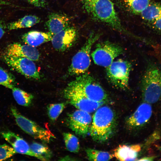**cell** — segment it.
<instances>
[{"label": "cell", "instance_id": "obj_14", "mask_svg": "<svg viewBox=\"0 0 161 161\" xmlns=\"http://www.w3.org/2000/svg\"><path fill=\"white\" fill-rule=\"evenodd\" d=\"M152 113V108L149 103L146 102L143 103L127 119L126 124L131 129L141 126L148 120Z\"/></svg>", "mask_w": 161, "mask_h": 161}, {"label": "cell", "instance_id": "obj_24", "mask_svg": "<svg viewBox=\"0 0 161 161\" xmlns=\"http://www.w3.org/2000/svg\"><path fill=\"white\" fill-rule=\"evenodd\" d=\"M63 136L67 149L72 152H78L79 150L80 146L78 138L69 133H64Z\"/></svg>", "mask_w": 161, "mask_h": 161}, {"label": "cell", "instance_id": "obj_20", "mask_svg": "<svg viewBox=\"0 0 161 161\" xmlns=\"http://www.w3.org/2000/svg\"><path fill=\"white\" fill-rule=\"evenodd\" d=\"M140 15L144 20L151 23L161 16V3H149Z\"/></svg>", "mask_w": 161, "mask_h": 161}, {"label": "cell", "instance_id": "obj_31", "mask_svg": "<svg viewBox=\"0 0 161 161\" xmlns=\"http://www.w3.org/2000/svg\"><path fill=\"white\" fill-rule=\"evenodd\" d=\"M6 28V25L2 21L0 20V39L4 35Z\"/></svg>", "mask_w": 161, "mask_h": 161}, {"label": "cell", "instance_id": "obj_1", "mask_svg": "<svg viewBox=\"0 0 161 161\" xmlns=\"http://www.w3.org/2000/svg\"><path fill=\"white\" fill-rule=\"evenodd\" d=\"M84 9L93 19L124 34L137 38L122 24L110 0H80Z\"/></svg>", "mask_w": 161, "mask_h": 161}, {"label": "cell", "instance_id": "obj_7", "mask_svg": "<svg viewBox=\"0 0 161 161\" xmlns=\"http://www.w3.org/2000/svg\"><path fill=\"white\" fill-rule=\"evenodd\" d=\"M131 68V64L127 61L119 59L113 61L106 68L107 78L115 87L126 89L128 86Z\"/></svg>", "mask_w": 161, "mask_h": 161}, {"label": "cell", "instance_id": "obj_29", "mask_svg": "<svg viewBox=\"0 0 161 161\" xmlns=\"http://www.w3.org/2000/svg\"><path fill=\"white\" fill-rule=\"evenodd\" d=\"M32 5L38 8H44L47 5L45 0H25Z\"/></svg>", "mask_w": 161, "mask_h": 161}, {"label": "cell", "instance_id": "obj_2", "mask_svg": "<svg viewBox=\"0 0 161 161\" xmlns=\"http://www.w3.org/2000/svg\"><path fill=\"white\" fill-rule=\"evenodd\" d=\"M94 114L90 130L95 141L105 142L112 136L115 125L116 117L112 109L107 106H100Z\"/></svg>", "mask_w": 161, "mask_h": 161}, {"label": "cell", "instance_id": "obj_22", "mask_svg": "<svg viewBox=\"0 0 161 161\" xmlns=\"http://www.w3.org/2000/svg\"><path fill=\"white\" fill-rule=\"evenodd\" d=\"M11 89L13 97L18 104L24 106L31 105L34 98L33 95L15 87Z\"/></svg>", "mask_w": 161, "mask_h": 161}, {"label": "cell", "instance_id": "obj_9", "mask_svg": "<svg viewBox=\"0 0 161 161\" xmlns=\"http://www.w3.org/2000/svg\"><path fill=\"white\" fill-rule=\"evenodd\" d=\"M68 102L78 109L89 113L95 111L103 104L92 101L77 89L68 85L63 92Z\"/></svg>", "mask_w": 161, "mask_h": 161}, {"label": "cell", "instance_id": "obj_13", "mask_svg": "<svg viewBox=\"0 0 161 161\" xmlns=\"http://www.w3.org/2000/svg\"><path fill=\"white\" fill-rule=\"evenodd\" d=\"M5 53L8 56L26 58L33 61H38L40 57L39 52L35 47L17 42L8 45Z\"/></svg>", "mask_w": 161, "mask_h": 161}, {"label": "cell", "instance_id": "obj_11", "mask_svg": "<svg viewBox=\"0 0 161 161\" xmlns=\"http://www.w3.org/2000/svg\"><path fill=\"white\" fill-rule=\"evenodd\" d=\"M5 62L11 68L26 77L36 80L41 77L33 61L26 58L11 57L4 55Z\"/></svg>", "mask_w": 161, "mask_h": 161}, {"label": "cell", "instance_id": "obj_33", "mask_svg": "<svg viewBox=\"0 0 161 161\" xmlns=\"http://www.w3.org/2000/svg\"><path fill=\"white\" fill-rule=\"evenodd\" d=\"M154 159L153 157H144L140 158L139 160H137L139 161H152Z\"/></svg>", "mask_w": 161, "mask_h": 161}, {"label": "cell", "instance_id": "obj_8", "mask_svg": "<svg viewBox=\"0 0 161 161\" xmlns=\"http://www.w3.org/2000/svg\"><path fill=\"white\" fill-rule=\"evenodd\" d=\"M123 51V48L120 45L105 41L97 44L91 56L96 64L106 68Z\"/></svg>", "mask_w": 161, "mask_h": 161}, {"label": "cell", "instance_id": "obj_21", "mask_svg": "<svg viewBox=\"0 0 161 161\" xmlns=\"http://www.w3.org/2000/svg\"><path fill=\"white\" fill-rule=\"evenodd\" d=\"M30 149L35 157L42 161H48L52 157V153L49 148L44 145L33 142L30 146Z\"/></svg>", "mask_w": 161, "mask_h": 161}, {"label": "cell", "instance_id": "obj_19", "mask_svg": "<svg viewBox=\"0 0 161 161\" xmlns=\"http://www.w3.org/2000/svg\"><path fill=\"white\" fill-rule=\"evenodd\" d=\"M40 18L33 15L26 16L18 20L8 23L6 25V28L9 30L31 27L38 23Z\"/></svg>", "mask_w": 161, "mask_h": 161}, {"label": "cell", "instance_id": "obj_12", "mask_svg": "<svg viewBox=\"0 0 161 161\" xmlns=\"http://www.w3.org/2000/svg\"><path fill=\"white\" fill-rule=\"evenodd\" d=\"M78 36V32L74 27L69 26L53 35L51 40L53 47L57 51L64 52L74 44Z\"/></svg>", "mask_w": 161, "mask_h": 161}, {"label": "cell", "instance_id": "obj_15", "mask_svg": "<svg viewBox=\"0 0 161 161\" xmlns=\"http://www.w3.org/2000/svg\"><path fill=\"white\" fill-rule=\"evenodd\" d=\"M1 135L17 153L35 157L27 143L18 135L9 131L2 132Z\"/></svg>", "mask_w": 161, "mask_h": 161}, {"label": "cell", "instance_id": "obj_25", "mask_svg": "<svg viewBox=\"0 0 161 161\" xmlns=\"http://www.w3.org/2000/svg\"><path fill=\"white\" fill-rule=\"evenodd\" d=\"M129 9L134 14H140L149 4V0H125Z\"/></svg>", "mask_w": 161, "mask_h": 161}, {"label": "cell", "instance_id": "obj_3", "mask_svg": "<svg viewBox=\"0 0 161 161\" xmlns=\"http://www.w3.org/2000/svg\"><path fill=\"white\" fill-rule=\"evenodd\" d=\"M68 85L77 89L95 102L104 103L108 100V96L104 89L87 73H85L78 75Z\"/></svg>", "mask_w": 161, "mask_h": 161}, {"label": "cell", "instance_id": "obj_23", "mask_svg": "<svg viewBox=\"0 0 161 161\" xmlns=\"http://www.w3.org/2000/svg\"><path fill=\"white\" fill-rule=\"evenodd\" d=\"M86 152L89 160L91 161H109L114 157L108 152L91 148L86 149Z\"/></svg>", "mask_w": 161, "mask_h": 161}, {"label": "cell", "instance_id": "obj_5", "mask_svg": "<svg viewBox=\"0 0 161 161\" xmlns=\"http://www.w3.org/2000/svg\"><path fill=\"white\" fill-rule=\"evenodd\" d=\"M100 34L92 32L81 49L72 58L68 70L70 75L82 74L86 72L91 63L90 52L93 45L99 38Z\"/></svg>", "mask_w": 161, "mask_h": 161}, {"label": "cell", "instance_id": "obj_27", "mask_svg": "<svg viewBox=\"0 0 161 161\" xmlns=\"http://www.w3.org/2000/svg\"><path fill=\"white\" fill-rule=\"evenodd\" d=\"M66 105L64 103L49 104L47 107L49 118L52 120H56L62 112Z\"/></svg>", "mask_w": 161, "mask_h": 161}, {"label": "cell", "instance_id": "obj_30", "mask_svg": "<svg viewBox=\"0 0 161 161\" xmlns=\"http://www.w3.org/2000/svg\"><path fill=\"white\" fill-rule=\"evenodd\" d=\"M156 30L161 32V16L151 23Z\"/></svg>", "mask_w": 161, "mask_h": 161}, {"label": "cell", "instance_id": "obj_10", "mask_svg": "<svg viewBox=\"0 0 161 161\" xmlns=\"http://www.w3.org/2000/svg\"><path fill=\"white\" fill-rule=\"evenodd\" d=\"M92 121L89 113L79 109L69 114L66 120L69 128L76 134L83 137L89 132Z\"/></svg>", "mask_w": 161, "mask_h": 161}, {"label": "cell", "instance_id": "obj_28", "mask_svg": "<svg viewBox=\"0 0 161 161\" xmlns=\"http://www.w3.org/2000/svg\"><path fill=\"white\" fill-rule=\"evenodd\" d=\"M17 153L12 147L6 144H0V161L5 160Z\"/></svg>", "mask_w": 161, "mask_h": 161}, {"label": "cell", "instance_id": "obj_18", "mask_svg": "<svg viewBox=\"0 0 161 161\" xmlns=\"http://www.w3.org/2000/svg\"><path fill=\"white\" fill-rule=\"evenodd\" d=\"M52 37L49 32L33 30L24 34L21 38L26 44L35 47L51 41Z\"/></svg>", "mask_w": 161, "mask_h": 161}, {"label": "cell", "instance_id": "obj_6", "mask_svg": "<svg viewBox=\"0 0 161 161\" xmlns=\"http://www.w3.org/2000/svg\"><path fill=\"white\" fill-rule=\"evenodd\" d=\"M12 114L18 126L24 131L35 139L49 142L55 137L50 131L38 125L21 114L14 106L11 108Z\"/></svg>", "mask_w": 161, "mask_h": 161}, {"label": "cell", "instance_id": "obj_26", "mask_svg": "<svg viewBox=\"0 0 161 161\" xmlns=\"http://www.w3.org/2000/svg\"><path fill=\"white\" fill-rule=\"evenodd\" d=\"M16 81L11 73L0 67V85L12 89L15 87Z\"/></svg>", "mask_w": 161, "mask_h": 161}, {"label": "cell", "instance_id": "obj_16", "mask_svg": "<svg viewBox=\"0 0 161 161\" xmlns=\"http://www.w3.org/2000/svg\"><path fill=\"white\" fill-rule=\"evenodd\" d=\"M69 17L65 14L56 13L50 14L46 22L49 32L53 36L69 27Z\"/></svg>", "mask_w": 161, "mask_h": 161}, {"label": "cell", "instance_id": "obj_32", "mask_svg": "<svg viewBox=\"0 0 161 161\" xmlns=\"http://www.w3.org/2000/svg\"><path fill=\"white\" fill-rule=\"evenodd\" d=\"M5 5L15 6L12 3L4 0H0V5Z\"/></svg>", "mask_w": 161, "mask_h": 161}, {"label": "cell", "instance_id": "obj_4", "mask_svg": "<svg viewBox=\"0 0 161 161\" xmlns=\"http://www.w3.org/2000/svg\"><path fill=\"white\" fill-rule=\"evenodd\" d=\"M143 97L149 103L161 98V69L155 65L149 66L143 75L141 83Z\"/></svg>", "mask_w": 161, "mask_h": 161}, {"label": "cell", "instance_id": "obj_17", "mask_svg": "<svg viewBox=\"0 0 161 161\" xmlns=\"http://www.w3.org/2000/svg\"><path fill=\"white\" fill-rule=\"evenodd\" d=\"M141 149L139 144L120 145L114 150L113 155L120 161L136 160Z\"/></svg>", "mask_w": 161, "mask_h": 161}]
</instances>
